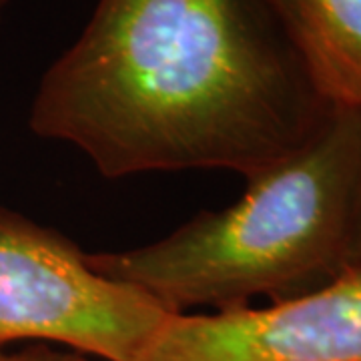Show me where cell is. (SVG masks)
Listing matches in <instances>:
<instances>
[{"instance_id":"obj_1","label":"cell","mask_w":361,"mask_h":361,"mask_svg":"<svg viewBox=\"0 0 361 361\" xmlns=\"http://www.w3.org/2000/svg\"><path fill=\"white\" fill-rule=\"evenodd\" d=\"M327 109L267 0H99L40 77L28 127L106 179H249L305 141Z\"/></svg>"},{"instance_id":"obj_2","label":"cell","mask_w":361,"mask_h":361,"mask_svg":"<svg viewBox=\"0 0 361 361\" xmlns=\"http://www.w3.org/2000/svg\"><path fill=\"white\" fill-rule=\"evenodd\" d=\"M360 179L361 111L329 106L305 141L247 179L233 205L147 245L87 253V263L175 315L303 295L349 265Z\"/></svg>"},{"instance_id":"obj_3","label":"cell","mask_w":361,"mask_h":361,"mask_svg":"<svg viewBox=\"0 0 361 361\" xmlns=\"http://www.w3.org/2000/svg\"><path fill=\"white\" fill-rule=\"evenodd\" d=\"M169 315L97 273L61 231L0 207V349L44 343L94 361H137Z\"/></svg>"},{"instance_id":"obj_4","label":"cell","mask_w":361,"mask_h":361,"mask_svg":"<svg viewBox=\"0 0 361 361\" xmlns=\"http://www.w3.org/2000/svg\"><path fill=\"white\" fill-rule=\"evenodd\" d=\"M137 361H361V267L263 307L173 313Z\"/></svg>"},{"instance_id":"obj_5","label":"cell","mask_w":361,"mask_h":361,"mask_svg":"<svg viewBox=\"0 0 361 361\" xmlns=\"http://www.w3.org/2000/svg\"><path fill=\"white\" fill-rule=\"evenodd\" d=\"M327 106L361 111V0H267Z\"/></svg>"},{"instance_id":"obj_6","label":"cell","mask_w":361,"mask_h":361,"mask_svg":"<svg viewBox=\"0 0 361 361\" xmlns=\"http://www.w3.org/2000/svg\"><path fill=\"white\" fill-rule=\"evenodd\" d=\"M0 361H94L71 349L30 343L23 348L0 349Z\"/></svg>"},{"instance_id":"obj_7","label":"cell","mask_w":361,"mask_h":361,"mask_svg":"<svg viewBox=\"0 0 361 361\" xmlns=\"http://www.w3.org/2000/svg\"><path fill=\"white\" fill-rule=\"evenodd\" d=\"M349 265L361 267V179L353 207V221H351V237H349Z\"/></svg>"},{"instance_id":"obj_8","label":"cell","mask_w":361,"mask_h":361,"mask_svg":"<svg viewBox=\"0 0 361 361\" xmlns=\"http://www.w3.org/2000/svg\"><path fill=\"white\" fill-rule=\"evenodd\" d=\"M6 6H8V0H0V25L4 20V13H6Z\"/></svg>"}]
</instances>
